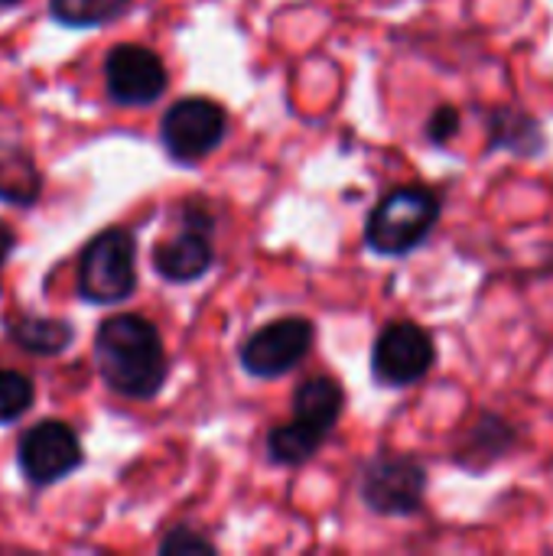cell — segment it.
Wrapping results in <instances>:
<instances>
[{
    "instance_id": "9c48e42d",
    "label": "cell",
    "mask_w": 553,
    "mask_h": 556,
    "mask_svg": "<svg viewBox=\"0 0 553 556\" xmlns=\"http://www.w3.org/2000/svg\"><path fill=\"white\" fill-rule=\"evenodd\" d=\"M212 231H215V218L199 205H186L179 235H173L153 248V270L169 283L202 280L215 264Z\"/></svg>"
},
{
    "instance_id": "9a60e30c",
    "label": "cell",
    "mask_w": 553,
    "mask_h": 556,
    "mask_svg": "<svg viewBox=\"0 0 553 556\" xmlns=\"http://www.w3.org/2000/svg\"><path fill=\"white\" fill-rule=\"evenodd\" d=\"M130 0H49L55 20L68 26H101L127 10Z\"/></svg>"
},
{
    "instance_id": "44dd1931",
    "label": "cell",
    "mask_w": 553,
    "mask_h": 556,
    "mask_svg": "<svg viewBox=\"0 0 553 556\" xmlns=\"http://www.w3.org/2000/svg\"><path fill=\"white\" fill-rule=\"evenodd\" d=\"M13 3H20V0H0V7H13Z\"/></svg>"
},
{
    "instance_id": "8992f818",
    "label": "cell",
    "mask_w": 553,
    "mask_h": 556,
    "mask_svg": "<svg viewBox=\"0 0 553 556\" xmlns=\"http://www.w3.org/2000/svg\"><path fill=\"white\" fill-rule=\"evenodd\" d=\"M225 134H228V111L212 98H179L176 104L166 108L160 121V140L166 153L183 166H192L209 153H215Z\"/></svg>"
},
{
    "instance_id": "7c38bea8",
    "label": "cell",
    "mask_w": 553,
    "mask_h": 556,
    "mask_svg": "<svg viewBox=\"0 0 553 556\" xmlns=\"http://www.w3.org/2000/svg\"><path fill=\"white\" fill-rule=\"evenodd\" d=\"M515 446H518V430L505 417L482 410L469 427L466 440L456 446V463L469 472H486L489 466L505 459Z\"/></svg>"
},
{
    "instance_id": "d6986e66",
    "label": "cell",
    "mask_w": 553,
    "mask_h": 556,
    "mask_svg": "<svg viewBox=\"0 0 553 556\" xmlns=\"http://www.w3.org/2000/svg\"><path fill=\"white\" fill-rule=\"evenodd\" d=\"M460 127H463L460 108H453V104H440V108L430 114V121H427V140H430V143H437V147H443V143H450V140L460 134Z\"/></svg>"
},
{
    "instance_id": "5bb4252c",
    "label": "cell",
    "mask_w": 553,
    "mask_h": 556,
    "mask_svg": "<svg viewBox=\"0 0 553 556\" xmlns=\"http://www.w3.org/2000/svg\"><path fill=\"white\" fill-rule=\"evenodd\" d=\"M10 339L33 352V355H59L72 345L75 329L62 319H39V316H20L7 326Z\"/></svg>"
},
{
    "instance_id": "30bf717a",
    "label": "cell",
    "mask_w": 553,
    "mask_h": 556,
    "mask_svg": "<svg viewBox=\"0 0 553 556\" xmlns=\"http://www.w3.org/2000/svg\"><path fill=\"white\" fill-rule=\"evenodd\" d=\"M108 94L124 108H147L163 98L169 85V72L163 59L137 42H121L104 59Z\"/></svg>"
},
{
    "instance_id": "ba28073f",
    "label": "cell",
    "mask_w": 553,
    "mask_h": 556,
    "mask_svg": "<svg viewBox=\"0 0 553 556\" xmlns=\"http://www.w3.org/2000/svg\"><path fill=\"white\" fill-rule=\"evenodd\" d=\"M437 365V342L433 336L411 323H388L372 349V378L381 388H411L420 384Z\"/></svg>"
},
{
    "instance_id": "2e32d148",
    "label": "cell",
    "mask_w": 553,
    "mask_h": 556,
    "mask_svg": "<svg viewBox=\"0 0 553 556\" xmlns=\"http://www.w3.org/2000/svg\"><path fill=\"white\" fill-rule=\"evenodd\" d=\"M39 195V173L26 156H7L0 160V199L29 205Z\"/></svg>"
},
{
    "instance_id": "4fadbf2b",
    "label": "cell",
    "mask_w": 553,
    "mask_h": 556,
    "mask_svg": "<svg viewBox=\"0 0 553 556\" xmlns=\"http://www.w3.org/2000/svg\"><path fill=\"white\" fill-rule=\"evenodd\" d=\"M489 147L515 156H541L548 150L544 124L521 108H495L489 114Z\"/></svg>"
},
{
    "instance_id": "e0dca14e",
    "label": "cell",
    "mask_w": 553,
    "mask_h": 556,
    "mask_svg": "<svg viewBox=\"0 0 553 556\" xmlns=\"http://www.w3.org/2000/svg\"><path fill=\"white\" fill-rule=\"evenodd\" d=\"M33 407V381L20 371L0 368V424L20 420Z\"/></svg>"
},
{
    "instance_id": "3957f363",
    "label": "cell",
    "mask_w": 553,
    "mask_h": 556,
    "mask_svg": "<svg viewBox=\"0 0 553 556\" xmlns=\"http://www.w3.org/2000/svg\"><path fill=\"white\" fill-rule=\"evenodd\" d=\"M443 202L424 182L394 186L381 195L365 222V244L381 257H404L427 244L440 222Z\"/></svg>"
},
{
    "instance_id": "6da1fadb",
    "label": "cell",
    "mask_w": 553,
    "mask_h": 556,
    "mask_svg": "<svg viewBox=\"0 0 553 556\" xmlns=\"http://www.w3.org/2000/svg\"><path fill=\"white\" fill-rule=\"evenodd\" d=\"M95 365L104 384L130 401H153L169 375V358L156 326L137 313H121L98 326Z\"/></svg>"
},
{
    "instance_id": "277c9868",
    "label": "cell",
    "mask_w": 553,
    "mask_h": 556,
    "mask_svg": "<svg viewBox=\"0 0 553 556\" xmlns=\"http://www.w3.org/2000/svg\"><path fill=\"white\" fill-rule=\"evenodd\" d=\"M430 489L427 466L407 453H378L362 466V505L381 518H414L424 511Z\"/></svg>"
},
{
    "instance_id": "8fae6325",
    "label": "cell",
    "mask_w": 553,
    "mask_h": 556,
    "mask_svg": "<svg viewBox=\"0 0 553 556\" xmlns=\"http://www.w3.org/2000/svg\"><path fill=\"white\" fill-rule=\"evenodd\" d=\"M16 459L33 485H52L81 466V443L68 424L42 420L23 433Z\"/></svg>"
},
{
    "instance_id": "52a82bcc",
    "label": "cell",
    "mask_w": 553,
    "mask_h": 556,
    "mask_svg": "<svg viewBox=\"0 0 553 556\" xmlns=\"http://www.w3.org/2000/svg\"><path fill=\"white\" fill-rule=\"evenodd\" d=\"M313 342L316 326L306 316H280L248 336V342L238 352V362L251 378L274 381L297 371L306 362Z\"/></svg>"
},
{
    "instance_id": "ffe728a7",
    "label": "cell",
    "mask_w": 553,
    "mask_h": 556,
    "mask_svg": "<svg viewBox=\"0 0 553 556\" xmlns=\"http://www.w3.org/2000/svg\"><path fill=\"white\" fill-rule=\"evenodd\" d=\"M10 251H13V231L0 222V267L7 264V257H10Z\"/></svg>"
},
{
    "instance_id": "5b68a950",
    "label": "cell",
    "mask_w": 553,
    "mask_h": 556,
    "mask_svg": "<svg viewBox=\"0 0 553 556\" xmlns=\"http://www.w3.org/2000/svg\"><path fill=\"white\" fill-rule=\"evenodd\" d=\"M137 290V244L124 228L95 235L78 264V293L88 303H121Z\"/></svg>"
},
{
    "instance_id": "ac0fdd59",
    "label": "cell",
    "mask_w": 553,
    "mask_h": 556,
    "mask_svg": "<svg viewBox=\"0 0 553 556\" xmlns=\"http://www.w3.org/2000/svg\"><path fill=\"white\" fill-rule=\"evenodd\" d=\"M160 554H218V547L209 538H202L199 531H192V528H176L160 541Z\"/></svg>"
},
{
    "instance_id": "7a4b0ae2",
    "label": "cell",
    "mask_w": 553,
    "mask_h": 556,
    "mask_svg": "<svg viewBox=\"0 0 553 556\" xmlns=\"http://www.w3.org/2000/svg\"><path fill=\"white\" fill-rule=\"evenodd\" d=\"M342 410L345 391L339 381L326 375L300 381L293 391V417L267 433V459L287 469L310 463L336 433Z\"/></svg>"
}]
</instances>
